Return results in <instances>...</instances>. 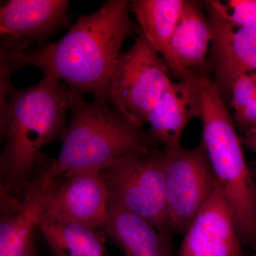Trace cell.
Masks as SVG:
<instances>
[{
	"label": "cell",
	"instance_id": "6da1fadb",
	"mask_svg": "<svg viewBox=\"0 0 256 256\" xmlns=\"http://www.w3.org/2000/svg\"><path fill=\"white\" fill-rule=\"evenodd\" d=\"M130 3L109 0L92 14L82 15L54 43L35 50L1 54V79L24 66L66 82L72 92L108 101L109 82L121 47L138 28L130 16Z\"/></svg>",
	"mask_w": 256,
	"mask_h": 256
},
{
	"label": "cell",
	"instance_id": "7a4b0ae2",
	"mask_svg": "<svg viewBox=\"0 0 256 256\" xmlns=\"http://www.w3.org/2000/svg\"><path fill=\"white\" fill-rule=\"evenodd\" d=\"M70 94L62 82L46 76L28 88H16L11 82L1 88L5 140L0 156L1 193L18 194L43 160L42 148L63 140Z\"/></svg>",
	"mask_w": 256,
	"mask_h": 256
},
{
	"label": "cell",
	"instance_id": "3957f363",
	"mask_svg": "<svg viewBox=\"0 0 256 256\" xmlns=\"http://www.w3.org/2000/svg\"><path fill=\"white\" fill-rule=\"evenodd\" d=\"M110 105L99 98L87 102L72 90L70 122L60 154L32 181L54 183L72 172L104 169L130 153L158 149L159 144L150 132L128 121Z\"/></svg>",
	"mask_w": 256,
	"mask_h": 256
},
{
	"label": "cell",
	"instance_id": "277c9868",
	"mask_svg": "<svg viewBox=\"0 0 256 256\" xmlns=\"http://www.w3.org/2000/svg\"><path fill=\"white\" fill-rule=\"evenodd\" d=\"M197 84L202 142L216 182L230 207L242 245L256 252V182L244 156L242 138L216 84L201 75Z\"/></svg>",
	"mask_w": 256,
	"mask_h": 256
},
{
	"label": "cell",
	"instance_id": "5b68a950",
	"mask_svg": "<svg viewBox=\"0 0 256 256\" xmlns=\"http://www.w3.org/2000/svg\"><path fill=\"white\" fill-rule=\"evenodd\" d=\"M109 203L148 220L172 238L166 203L164 149L133 152L102 169Z\"/></svg>",
	"mask_w": 256,
	"mask_h": 256
},
{
	"label": "cell",
	"instance_id": "8992f818",
	"mask_svg": "<svg viewBox=\"0 0 256 256\" xmlns=\"http://www.w3.org/2000/svg\"><path fill=\"white\" fill-rule=\"evenodd\" d=\"M173 82L166 64L142 35L121 53L111 75L108 101L130 122L142 128Z\"/></svg>",
	"mask_w": 256,
	"mask_h": 256
},
{
	"label": "cell",
	"instance_id": "52a82bcc",
	"mask_svg": "<svg viewBox=\"0 0 256 256\" xmlns=\"http://www.w3.org/2000/svg\"><path fill=\"white\" fill-rule=\"evenodd\" d=\"M164 149L165 183L170 227L185 234L216 186L204 146Z\"/></svg>",
	"mask_w": 256,
	"mask_h": 256
},
{
	"label": "cell",
	"instance_id": "ba28073f",
	"mask_svg": "<svg viewBox=\"0 0 256 256\" xmlns=\"http://www.w3.org/2000/svg\"><path fill=\"white\" fill-rule=\"evenodd\" d=\"M68 1L10 0L0 9L1 54L28 52L46 44L56 32L70 22Z\"/></svg>",
	"mask_w": 256,
	"mask_h": 256
},
{
	"label": "cell",
	"instance_id": "9c48e42d",
	"mask_svg": "<svg viewBox=\"0 0 256 256\" xmlns=\"http://www.w3.org/2000/svg\"><path fill=\"white\" fill-rule=\"evenodd\" d=\"M109 212V194L102 169L72 172L56 180L44 212L104 228Z\"/></svg>",
	"mask_w": 256,
	"mask_h": 256
},
{
	"label": "cell",
	"instance_id": "30bf717a",
	"mask_svg": "<svg viewBox=\"0 0 256 256\" xmlns=\"http://www.w3.org/2000/svg\"><path fill=\"white\" fill-rule=\"evenodd\" d=\"M178 256H245L232 210L217 184L185 232Z\"/></svg>",
	"mask_w": 256,
	"mask_h": 256
},
{
	"label": "cell",
	"instance_id": "8fae6325",
	"mask_svg": "<svg viewBox=\"0 0 256 256\" xmlns=\"http://www.w3.org/2000/svg\"><path fill=\"white\" fill-rule=\"evenodd\" d=\"M53 185L30 182L18 196L1 194L0 256H38L35 234Z\"/></svg>",
	"mask_w": 256,
	"mask_h": 256
},
{
	"label": "cell",
	"instance_id": "7c38bea8",
	"mask_svg": "<svg viewBox=\"0 0 256 256\" xmlns=\"http://www.w3.org/2000/svg\"><path fill=\"white\" fill-rule=\"evenodd\" d=\"M206 5L212 31L215 82L222 94H230L239 77L256 74V26L235 28L207 2Z\"/></svg>",
	"mask_w": 256,
	"mask_h": 256
},
{
	"label": "cell",
	"instance_id": "4fadbf2b",
	"mask_svg": "<svg viewBox=\"0 0 256 256\" xmlns=\"http://www.w3.org/2000/svg\"><path fill=\"white\" fill-rule=\"evenodd\" d=\"M212 42L210 20L201 6L196 2L185 1L164 64L180 82L188 80L198 75L195 70L203 66Z\"/></svg>",
	"mask_w": 256,
	"mask_h": 256
},
{
	"label": "cell",
	"instance_id": "5bb4252c",
	"mask_svg": "<svg viewBox=\"0 0 256 256\" xmlns=\"http://www.w3.org/2000/svg\"><path fill=\"white\" fill-rule=\"evenodd\" d=\"M198 76L173 82L148 117L151 137L166 149L182 146L181 138L185 128L192 120L200 118Z\"/></svg>",
	"mask_w": 256,
	"mask_h": 256
},
{
	"label": "cell",
	"instance_id": "9a60e30c",
	"mask_svg": "<svg viewBox=\"0 0 256 256\" xmlns=\"http://www.w3.org/2000/svg\"><path fill=\"white\" fill-rule=\"evenodd\" d=\"M102 229L124 256L172 255L171 238L142 217L117 205L109 203L108 216Z\"/></svg>",
	"mask_w": 256,
	"mask_h": 256
},
{
	"label": "cell",
	"instance_id": "2e32d148",
	"mask_svg": "<svg viewBox=\"0 0 256 256\" xmlns=\"http://www.w3.org/2000/svg\"><path fill=\"white\" fill-rule=\"evenodd\" d=\"M55 256H109L106 236L99 228L44 212L37 226Z\"/></svg>",
	"mask_w": 256,
	"mask_h": 256
},
{
	"label": "cell",
	"instance_id": "e0dca14e",
	"mask_svg": "<svg viewBox=\"0 0 256 256\" xmlns=\"http://www.w3.org/2000/svg\"><path fill=\"white\" fill-rule=\"evenodd\" d=\"M184 2V0H137L130 4V10L139 23L140 34L164 60Z\"/></svg>",
	"mask_w": 256,
	"mask_h": 256
},
{
	"label": "cell",
	"instance_id": "ac0fdd59",
	"mask_svg": "<svg viewBox=\"0 0 256 256\" xmlns=\"http://www.w3.org/2000/svg\"><path fill=\"white\" fill-rule=\"evenodd\" d=\"M208 4L236 28L256 26V0L208 1Z\"/></svg>",
	"mask_w": 256,
	"mask_h": 256
},
{
	"label": "cell",
	"instance_id": "d6986e66",
	"mask_svg": "<svg viewBox=\"0 0 256 256\" xmlns=\"http://www.w3.org/2000/svg\"><path fill=\"white\" fill-rule=\"evenodd\" d=\"M230 96L235 117L242 114L245 108L256 98L255 74H244L239 77L232 87Z\"/></svg>",
	"mask_w": 256,
	"mask_h": 256
},
{
	"label": "cell",
	"instance_id": "ffe728a7",
	"mask_svg": "<svg viewBox=\"0 0 256 256\" xmlns=\"http://www.w3.org/2000/svg\"><path fill=\"white\" fill-rule=\"evenodd\" d=\"M234 120L244 133L256 128V98Z\"/></svg>",
	"mask_w": 256,
	"mask_h": 256
},
{
	"label": "cell",
	"instance_id": "44dd1931",
	"mask_svg": "<svg viewBox=\"0 0 256 256\" xmlns=\"http://www.w3.org/2000/svg\"><path fill=\"white\" fill-rule=\"evenodd\" d=\"M248 146L250 150L256 153V130L248 138Z\"/></svg>",
	"mask_w": 256,
	"mask_h": 256
},
{
	"label": "cell",
	"instance_id": "7402d4cb",
	"mask_svg": "<svg viewBox=\"0 0 256 256\" xmlns=\"http://www.w3.org/2000/svg\"><path fill=\"white\" fill-rule=\"evenodd\" d=\"M252 174H254V178H255L256 182V166H254L252 168Z\"/></svg>",
	"mask_w": 256,
	"mask_h": 256
},
{
	"label": "cell",
	"instance_id": "603a6c76",
	"mask_svg": "<svg viewBox=\"0 0 256 256\" xmlns=\"http://www.w3.org/2000/svg\"><path fill=\"white\" fill-rule=\"evenodd\" d=\"M245 256H256V252H254L252 255H245Z\"/></svg>",
	"mask_w": 256,
	"mask_h": 256
},
{
	"label": "cell",
	"instance_id": "cb8c5ba5",
	"mask_svg": "<svg viewBox=\"0 0 256 256\" xmlns=\"http://www.w3.org/2000/svg\"><path fill=\"white\" fill-rule=\"evenodd\" d=\"M255 76H256V74H255Z\"/></svg>",
	"mask_w": 256,
	"mask_h": 256
},
{
	"label": "cell",
	"instance_id": "d4e9b609",
	"mask_svg": "<svg viewBox=\"0 0 256 256\" xmlns=\"http://www.w3.org/2000/svg\"><path fill=\"white\" fill-rule=\"evenodd\" d=\"M52 256H54L53 254H52Z\"/></svg>",
	"mask_w": 256,
	"mask_h": 256
}]
</instances>
